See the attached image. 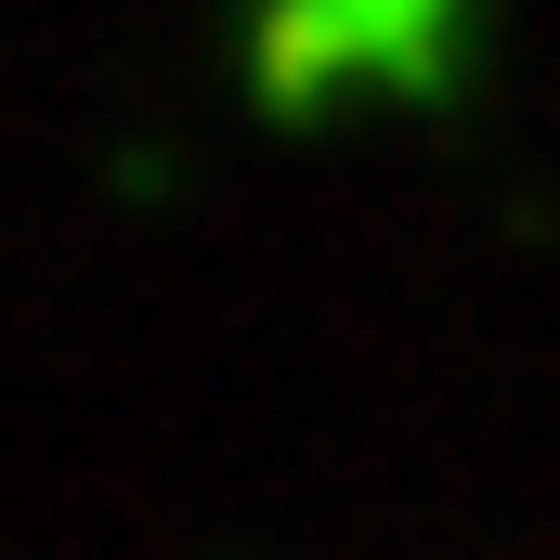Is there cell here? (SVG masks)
<instances>
[{
	"label": "cell",
	"mask_w": 560,
	"mask_h": 560,
	"mask_svg": "<svg viewBox=\"0 0 560 560\" xmlns=\"http://www.w3.org/2000/svg\"><path fill=\"white\" fill-rule=\"evenodd\" d=\"M469 52V0H261L248 13V92L287 131L352 105H430Z\"/></svg>",
	"instance_id": "obj_1"
}]
</instances>
